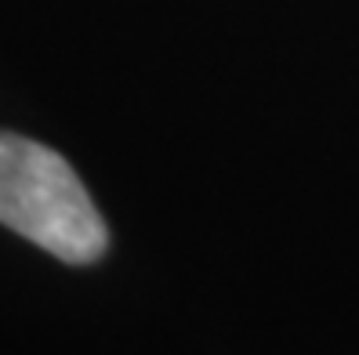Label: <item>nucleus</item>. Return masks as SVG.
Here are the masks:
<instances>
[{"label": "nucleus", "instance_id": "obj_1", "mask_svg": "<svg viewBox=\"0 0 359 355\" xmlns=\"http://www.w3.org/2000/svg\"><path fill=\"white\" fill-rule=\"evenodd\" d=\"M0 225L66 265H91L109 228L66 156L33 138L0 131Z\"/></svg>", "mask_w": 359, "mask_h": 355}]
</instances>
